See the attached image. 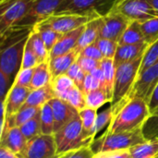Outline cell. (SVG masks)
Instances as JSON below:
<instances>
[{
	"label": "cell",
	"mask_w": 158,
	"mask_h": 158,
	"mask_svg": "<svg viewBox=\"0 0 158 158\" xmlns=\"http://www.w3.org/2000/svg\"><path fill=\"white\" fill-rule=\"evenodd\" d=\"M34 28H11L1 38L0 71L13 82L21 69L26 44Z\"/></svg>",
	"instance_id": "1"
},
{
	"label": "cell",
	"mask_w": 158,
	"mask_h": 158,
	"mask_svg": "<svg viewBox=\"0 0 158 158\" xmlns=\"http://www.w3.org/2000/svg\"><path fill=\"white\" fill-rule=\"evenodd\" d=\"M114 109V118L106 129L110 132L131 131L142 129L150 116L148 103L140 97H127Z\"/></svg>",
	"instance_id": "2"
},
{
	"label": "cell",
	"mask_w": 158,
	"mask_h": 158,
	"mask_svg": "<svg viewBox=\"0 0 158 158\" xmlns=\"http://www.w3.org/2000/svg\"><path fill=\"white\" fill-rule=\"evenodd\" d=\"M54 136L58 156L70 151L89 147L95 139L83 129L82 122L79 115L59 131L55 132Z\"/></svg>",
	"instance_id": "3"
},
{
	"label": "cell",
	"mask_w": 158,
	"mask_h": 158,
	"mask_svg": "<svg viewBox=\"0 0 158 158\" xmlns=\"http://www.w3.org/2000/svg\"><path fill=\"white\" fill-rule=\"evenodd\" d=\"M143 56L136 58L135 60L123 63L116 68L113 97L110 103L112 107L116 106L122 100L130 96L138 79Z\"/></svg>",
	"instance_id": "4"
},
{
	"label": "cell",
	"mask_w": 158,
	"mask_h": 158,
	"mask_svg": "<svg viewBox=\"0 0 158 158\" xmlns=\"http://www.w3.org/2000/svg\"><path fill=\"white\" fill-rule=\"evenodd\" d=\"M143 142H145V139L142 129L123 132H110L106 130L103 135L94 140L91 148L94 154L104 151L129 150Z\"/></svg>",
	"instance_id": "5"
},
{
	"label": "cell",
	"mask_w": 158,
	"mask_h": 158,
	"mask_svg": "<svg viewBox=\"0 0 158 158\" xmlns=\"http://www.w3.org/2000/svg\"><path fill=\"white\" fill-rule=\"evenodd\" d=\"M117 0H64L55 15L72 14L92 19L104 18L109 14Z\"/></svg>",
	"instance_id": "6"
},
{
	"label": "cell",
	"mask_w": 158,
	"mask_h": 158,
	"mask_svg": "<svg viewBox=\"0 0 158 158\" xmlns=\"http://www.w3.org/2000/svg\"><path fill=\"white\" fill-rule=\"evenodd\" d=\"M112 11L121 14L130 21L143 22L158 17V11L147 0H117Z\"/></svg>",
	"instance_id": "7"
},
{
	"label": "cell",
	"mask_w": 158,
	"mask_h": 158,
	"mask_svg": "<svg viewBox=\"0 0 158 158\" xmlns=\"http://www.w3.org/2000/svg\"><path fill=\"white\" fill-rule=\"evenodd\" d=\"M35 0H9L0 5V36L15 27L28 13Z\"/></svg>",
	"instance_id": "8"
},
{
	"label": "cell",
	"mask_w": 158,
	"mask_h": 158,
	"mask_svg": "<svg viewBox=\"0 0 158 158\" xmlns=\"http://www.w3.org/2000/svg\"><path fill=\"white\" fill-rule=\"evenodd\" d=\"M64 0H35L25 17L13 28H34L37 24L55 15Z\"/></svg>",
	"instance_id": "9"
},
{
	"label": "cell",
	"mask_w": 158,
	"mask_h": 158,
	"mask_svg": "<svg viewBox=\"0 0 158 158\" xmlns=\"http://www.w3.org/2000/svg\"><path fill=\"white\" fill-rule=\"evenodd\" d=\"M131 22L121 14L111 11L104 18H101L100 37L118 43Z\"/></svg>",
	"instance_id": "10"
},
{
	"label": "cell",
	"mask_w": 158,
	"mask_h": 158,
	"mask_svg": "<svg viewBox=\"0 0 158 158\" xmlns=\"http://www.w3.org/2000/svg\"><path fill=\"white\" fill-rule=\"evenodd\" d=\"M158 83V60L146 70L139 74L129 97H140L147 103Z\"/></svg>",
	"instance_id": "11"
},
{
	"label": "cell",
	"mask_w": 158,
	"mask_h": 158,
	"mask_svg": "<svg viewBox=\"0 0 158 158\" xmlns=\"http://www.w3.org/2000/svg\"><path fill=\"white\" fill-rule=\"evenodd\" d=\"M54 135L41 134L28 142L25 158H58Z\"/></svg>",
	"instance_id": "12"
},
{
	"label": "cell",
	"mask_w": 158,
	"mask_h": 158,
	"mask_svg": "<svg viewBox=\"0 0 158 158\" xmlns=\"http://www.w3.org/2000/svg\"><path fill=\"white\" fill-rule=\"evenodd\" d=\"M91 20L92 19L84 16L72 14H59L53 15L42 22L45 23L58 33L65 34L80 27L84 26Z\"/></svg>",
	"instance_id": "13"
},
{
	"label": "cell",
	"mask_w": 158,
	"mask_h": 158,
	"mask_svg": "<svg viewBox=\"0 0 158 158\" xmlns=\"http://www.w3.org/2000/svg\"><path fill=\"white\" fill-rule=\"evenodd\" d=\"M28 141L19 127L8 129L0 136V147L6 148L16 155L25 157Z\"/></svg>",
	"instance_id": "14"
},
{
	"label": "cell",
	"mask_w": 158,
	"mask_h": 158,
	"mask_svg": "<svg viewBox=\"0 0 158 158\" xmlns=\"http://www.w3.org/2000/svg\"><path fill=\"white\" fill-rule=\"evenodd\" d=\"M53 109L54 118H55V132L63 128L70 120H72L79 112L69 103L61 100L57 97H54L50 102Z\"/></svg>",
	"instance_id": "15"
},
{
	"label": "cell",
	"mask_w": 158,
	"mask_h": 158,
	"mask_svg": "<svg viewBox=\"0 0 158 158\" xmlns=\"http://www.w3.org/2000/svg\"><path fill=\"white\" fill-rule=\"evenodd\" d=\"M85 25L72 31L62 34L59 40L57 41V43L56 44V45L54 46V48L52 49V51L50 52L49 59L59 56H63V55H66L74 51L78 44L79 39L84 30Z\"/></svg>",
	"instance_id": "16"
},
{
	"label": "cell",
	"mask_w": 158,
	"mask_h": 158,
	"mask_svg": "<svg viewBox=\"0 0 158 158\" xmlns=\"http://www.w3.org/2000/svg\"><path fill=\"white\" fill-rule=\"evenodd\" d=\"M31 91V90L30 88L17 85L15 83L13 84L6 101L3 102L6 105V111L7 117L13 116L19 111V109L25 104Z\"/></svg>",
	"instance_id": "17"
},
{
	"label": "cell",
	"mask_w": 158,
	"mask_h": 158,
	"mask_svg": "<svg viewBox=\"0 0 158 158\" xmlns=\"http://www.w3.org/2000/svg\"><path fill=\"white\" fill-rule=\"evenodd\" d=\"M149 44L141 43L136 44H118L116 56L114 57V63L116 68L123 63L135 60L142 56L146 52Z\"/></svg>",
	"instance_id": "18"
},
{
	"label": "cell",
	"mask_w": 158,
	"mask_h": 158,
	"mask_svg": "<svg viewBox=\"0 0 158 158\" xmlns=\"http://www.w3.org/2000/svg\"><path fill=\"white\" fill-rule=\"evenodd\" d=\"M100 27L101 18L92 19L85 25L84 30L79 39L78 44L75 48V51L79 54V56L84 48L94 44L100 37Z\"/></svg>",
	"instance_id": "19"
},
{
	"label": "cell",
	"mask_w": 158,
	"mask_h": 158,
	"mask_svg": "<svg viewBox=\"0 0 158 158\" xmlns=\"http://www.w3.org/2000/svg\"><path fill=\"white\" fill-rule=\"evenodd\" d=\"M78 57H79V54L74 50L69 54L59 56L54 58H50L49 68L52 74V80L60 75L66 74L69 69V68L77 61Z\"/></svg>",
	"instance_id": "20"
},
{
	"label": "cell",
	"mask_w": 158,
	"mask_h": 158,
	"mask_svg": "<svg viewBox=\"0 0 158 158\" xmlns=\"http://www.w3.org/2000/svg\"><path fill=\"white\" fill-rule=\"evenodd\" d=\"M55 97V94L53 92L51 83L45 87L31 90L25 104L22 107H39L42 108L46 103H49Z\"/></svg>",
	"instance_id": "21"
},
{
	"label": "cell",
	"mask_w": 158,
	"mask_h": 158,
	"mask_svg": "<svg viewBox=\"0 0 158 158\" xmlns=\"http://www.w3.org/2000/svg\"><path fill=\"white\" fill-rule=\"evenodd\" d=\"M52 81V74L49 68V60L38 64L33 70L31 90H36L49 85Z\"/></svg>",
	"instance_id": "22"
},
{
	"label": "cell",
	"mask_w": 158,
	"mask_h": 158,
	"mask_svg": "<svg viewBox=\"0 0 158 158\" xmlns=\"http://www.w3.org/2000/svg\"><path fill=\"white\" fill-rule=\"evenodd\" d=\"M100 68L102 69L105 77L106 93L111 103L113 97L115 78H116V66L114 63V58H104L100 62Z\"/></svg>",
	"instance_id": "23"
},
{
	"label": "cell",
	"mask_w": 158,
	"mask_h": 158,
	"mask_svg": "<svg viewBox=\"0 0 158 158\" xmlns=\"http://www.w3.org/2000/svg\"><path fill=\"white\" fill-rule=\"evenodd\" d=\"M131 158H156L158 156V140L145 141L129 149Z\"/></svg>",
	"instance_id": "24"
},
{
	"label": "cell",
	"mask_w": 158,
	"mask_h": 158,
	"mask_svg": "<svg viewBox=\"0 0 158 158\" xmlns=\"http://www.w3.org/2000/svg\"><path fill=\"white\" fill-rule=\"evenodd\" d=\"M146 42L141 29L140 22L131 21L121 36L118 44H136Z\"/></svg>",
	"instance_id": "25"
},
{
	"label": "cell",
	"mask_w": 158,
	"mask_h": 158,
	"mask_svg": "<svg viewBox=\"0 0 158 158\" xmlns=\"http://www.w3.org/2000/svg\"><path fill=\"white\" fill-rule=\"evenodd\" d=\"M34 29L39 32L50 55V52L52 51V49L54 48V46L56 45V44L57 43V41L59 40L62 34L58 33L57 31H56L55 30H53L51 27H49L44 22L37 24L34 27Z\"/></svg>",
	"instance_id": "26"
},
{
	"label": "cell",
	"mask_w": 158,
	"mask_h": 158,
	"mask_svg": "<svg viewBox=\"0 0 158 158\" xmlns=\"http://www.w3.org/2000/svg\"><path fill=\"white\" fill-rule=\"evenodd\" d=\"M41 126L42 134L54 135L55 133V118L50 103H46L41 108Z\"/></svg>",
	"instance_id": "27"
},
{
	"label": "cell",
	"mask_w": 158,
	"mask_h": 158,
	"mask_svg": "<svg viewBox=\"0 0 158 158\" xmlns=\"http://www.w3.org/2000/svg\"><path fill=\"white\" fill-rule=\"evenodd\" d=\"M51 86L55 94V97L62 99L64 94L70 89L75 87L76 84L67 74H63L53 79L51 81Z\"/></svg>",
	"instance_id": "28"
},
{
	"label": "cell",
	"mask_w": 158,
	"mask_h": 158,
	"mask_svg": "<svg viewBox=\"0 0 158 158\" xmlns=\"http://www.w3.org/2000/svg\"><path fill=\"white\" fill-rule=\"evenodd\" d=\"M85 101H86V107L97 110L101 108L106 104L109 103L110 100L107 97L106 93L102 89H95L85 94Z\"/></svg>",
	"instance_id": "29"
},
{
	"label": "cell",
	"mask_w": 158,
	"mask_h": 158,
	"mask_svg": "<svg viewBox=\"0 0 158 158\" xmlns=\"http://www.w3.org/2000/svg\"><path fill=\"white\" fill-rule=\"evenodd\" d=\"M22 134L29 142L39 135L42 134V126H41V111L31 119L24 123L19 127Z\"/></svg>",
	"instance_id": "30"
},
{
	"label": "cell",
	"mask_w": 158,
	"mask_h": 158,
	"mask_svg": "<svg viewBox=\"0 0 158 158\" xmlns=\"http://www.w3.org/2000/svg\"><path fill=\"white\" fill-rule=\"evenodd\" d=\"M29 42L31 43L32 49H33L35 55L37 56L40 63L49 60V52L42 39V37L40 36L39 32L35 29H33V31H31L30 38H29Z\"/></svg>",
	"instance_id": "31"
},
{
	"label": "cell",
	"mask_w": 158,
	"mask_h": 158,
	"mask_svg": "<svg viewBox=\"0 0 158 158\" xmlns=\"http://www.w3.org/2000/svg\"><path fill=\"white\" fill-rule=\"evenodd\" d=\"M61 100L66 101L70 106H72L78 112L81 109L86 107V101H85V94L84 93L78 88L77 86L70 89L69 92H67Z\"/></svg>",
	"instance_id": "32"
},
{
	"label": "cell",
	"mask_w": 158,
	"mask_h": 158,
	"mask_svg": "<svg viewBox=\"0 0 158 158\" xmlns=\"http://www.w3.org/2000/svg\"><path fill=\"white\" fill-rule=\"evenodd\" d=\"M97 110L85 107L79 111V116L81 119L83 129L92 134L95 138V125H96V119H97Z\"/></svg>",
	"instance_id": "33"
},
{
	"label": "cell",
	"mask_w": 158,
	"mask_h": 158,
	"mask_svg": "<svg viewBox=\"0 0 158 158\" xmlns=\"http://www.w3.org/2000/svg\"><path fill=\"white\" fill-rule=\"evenodd\" d=\"M142 131L145 141L158 140V110L149 116L142 127Z\"/></svg>",
	"instance_id": "34"
},
{
	"label": "cell",
	"mask_w": 158,
	"mask_h": 158,
	"mask_svg": "<svg viewBox=\"0 0 158 158\" xmlns=\"http://www.w3.org/2000/svg\"><path fill=\"white\" fill-rule=\"evenodd\" d=\"M142 31L143 33L145 42L149 44H153L158 39V17L143 22H140Z\"/></svg>",
	"instance_id": "35"
},
{
	"label": "cell",
	"mask_w": 158,
	"mask_h": 158,
	"mask_svg": "<svg viewBox=\"0 0 158 158\" xmlns=\"http://www.w3.org/2000/svg\"><path fill=\"white\" fill-rule=\"evenodd\" d=\"M96 45L98 46L99 50L101 51L104 58H114L118 47V43L99 37L95 42Z\"/></svg>",
	"instance_id": "36"
},
{
	"label": "cell",
	"mask_w": 158,
	"mask_h": 158,
	"mask_svg": "<svg viewBox=\"0 0 158 158\" xmlns=\"http://www.w3.org/2000/svg\"><path fill=\"white\" fill-rule=\"evenodd\" d=\"M158 60V39L154 42L153 44H149L146 52L144 53L143 58V62H142V66L140 69V73L143 72L144 70H146L149 67H151L152 65H154Z\"/></svg>",
	"instance_id": "37"
},
{
	"label": "cell",
	"mask_w": 158,
	"mask_h": 158,
	"mask_svg": "<svg viewBox=\"0 0 158 158\" xmlns=\"http://www.w3.org/2000/svg\"><path fill=\"white\" fill-rule=\"evenodd\" d=\"M114 109L111 106H109L108 108L105 109L104 111L100 112L97 115L96 119V125H95V138L98 135L100 131H102L106 127H109L113 118H114Z\"/></svg>",
	"instance_id": "38"
},
{
	"label": "cell",
	"mask_w": 158,
	"mask_h": 158,
	"mask_svg": "<svg viewBox=\"0 0 158 158\" xmlns=\"http://www.w3.org/2000/svg\"><path fill=\"white\" fill-rule=\"evenodd\" d=\"M38 64H40L37 56L35 55L32 46L31 44V43L27 42L26 46H25V50H24V54H23V59H22V65H21V69H33L35 68Z\"/></svg>",
	"instance_id": "39"
},
{
	"label": "cell",
	"mask_w": 158,
	"mask_h": 158,
	"mask_svg": "<svg viewBox=\"0 0 158 158\" xmlns=\"http://www.w3.org/2000/svg\"><path fill=\"white\" fill-rule=\"evenodd\" d=\"M66 74L74 81V83L76 84V86L82 91L83 82H84L85 77H86V73L79 66V64L77 63V61L69 68V69L68 70V72Z\"/></svg>",
	"instance_id": "40"
},
{
	"label": "cell",
	"mask_w": 158,
	"mask_h": 158,
	"mask_svg": "<svg viewBox=\"0 0 158 158\" xmlns=\"http://www.w3.org/2000/svg\"><path fill=\"white\" fill-rule=\"evenodd\" d=\"M33 70H34V68L33 69H21L19 72L18 73L14 83L17 85H20V86L31 89Z\"/></svg>",
	"instance_id": "41"
},
{
	"label": "cell",
	"mask_w": 158,
	"mask_h": 158,
	"mask_svg": "<svg viewBox=\"0 0 158 158\" xmlns=\"http://www.w3.org/2000/svg\"><path fill=\"white\" fill-rule=\"evenodd\" d=\"M100 62L101 61H97L89 57H85V56H79L78 59H77V63L79 64V66L82 69V70L86 73H92L94 69H96L97 68L100 67Z\"/></svg>",
	"instance_id": "42"
},
{
	"label": "cell",
	"mask_w": 158,
	"mask_h": 158,
	"mask_svg": "<svg viewBox=\"0 0 158 158\" xmlns=\"http://www.w3.org/2000/svg\"><path fill=\"white\" fill-rule=\"evenodd\" d=\"M14 82L3 72L0 71V99L1 102H5L7 94L12 88Z\"/></svg>",
	"instance_id": "43"
},
{
	"label": "cell",
	"mask_w": 158,
	"mask_h": 158,
	"mask_svg": "<svg viewBox=\"0 0 158 158\" xmlns=\"http://www.w3.org/2000/svg\"><path fill=\"white\" fill-rule=\"evenodd\" d=\"M94 153L93 152L91 146L84 147L76 151H70L66 154L60 155L58 158H93Z\"/></svg>",
	"instance_id": "44"
},
{
	"label": "cell",
	"mask_w": 158,
	"mask_h": 158,
	"mask_svg": "<svg viewBox=\"0 0 158 158\" xmlns=\"http://www.w3.org/2000/svg\"><path fill=\"white\" fill-rule=\"evenodd\" d=\"M93 158H131V154L129 150L104 151L95 153Z\"/></svg>",
	"instance_id": "45"
},
{
	"label": "cell",
	"mask_w": 158,
	"mask_h": 158,
	"mask_svg": "<svg viewBox=\"0 0 158 158\" xmlns=\"http://www.w3.org/2000/svg\"><path fill=\"white\" fill-rule=\"evenodd\" d=\"M80 56H85V57H89V58H92V59H94V60H97V61H101L104 59V56L101 53V51L99 50L98 46L96 45V44H93L89 46H87L86 48H84Z\"/></svg>",
	"instance_id": "46"
},
{
	"label": "cell",
	"mask_w": 158,
	"mask_h": 158,
	"mask_svg": "<svg viewBox=\"0 0 158 158\" xmlns=\"http://www.w3.org/2000/svg\"><path fill=\"white\" fill-rule=\"evenodd\" d=\"M100 85L98 83V81L95 80V78L91 74H86L84 82H83V87H82V92L84 93V94H86L87 93L95 90V89H99Z\"/></svg>",
	"instance_id": "47"
},
{
	"label": "cell",
	"mask_w": 158,
	"mask_h": 158,
	"mask_svg": "<svg viewBox=\"0 0 158 158\" xmlns=\"http://www.w3.org/2000/svg\"><path fill=\"white\" fill-rule=\"evenodd\" d=\"M148 107H149L150 115L154 114L158 110V83L150 97V100L148 102Z\"/></svg>",
	"instance_id": "48"
},
{
	"label": "cell",
	"mask_w": 158,
	"mask_h": 158,
	"mask_svg": "<svg viewBox=\"0 0 158 158\" xmlns=\"http://www.w3.org/2000/svg\"><path fill=\"white\" fill-rule=\"evenodd\" d=\"M94 78L95 80L98 81L99 85H100V89L104 90L106 92V81H105V77H104V73H103V70L102 69L99 67L97 68L96 69H94L92 73H91Z\"/></svg>",
	"instance_id": "49"
},
{
	"label": "cell",
	"mask_w": 158,
	"mask_h": 158,
	"mask_svg": "<svg viewBox=\"0 0 158 158\" xmlns=\"http://www.w3.org/2000/svg\"><path fill=\"white\" fill-rule=\"evenodd\" d=\"M0 158H25L21 156L16 155L13 152L7 150L6 148L0 147Z\"/></svg>",
	"instance_id": "50"
},
{
	"label": "cell",
	"mask_w": 158,
	"mask_h": 158,
	"mask_svg": "<svg viewBox=\"0 0 158 158\" xmlns=\"http://www.w3.org/2000/svg\"><path fill=\"white\" fill-rule=\"evenodd\" d=\"M152 6H153V7L156 9V10H157L158 11V0H147Z\"/></svg>",
	"instance_id": "51"
},
{
	"label": "cell",
	"mask_w": 158,
	"mask_h": 158,
	"mask_svg": "<svg viewBox=\"0 0 158 158\" xmlns=\"http://www.w3.org/2000/svg\"><path fill=\"white\" fill-rule=\"evenodd\" d=\"M7 1H9V0H0V5H3V4H5V3H6Z\"/></svg>",
	"instance_id": "52"
},
{
	"label": "cell",
	"mask_w": 158,
	"mask_h": 158,
	"mask_svg": "<svg viewBox=\"0 0 158 158\" xmlns=\"http://www.w3.org/2000/svg\"><path fill=\"white\" fill-rule=\"evenodd\" d=\"M156 158H158V156H156Z\"/></svg>",
	"instance_id": "53"
}]
</instances>
